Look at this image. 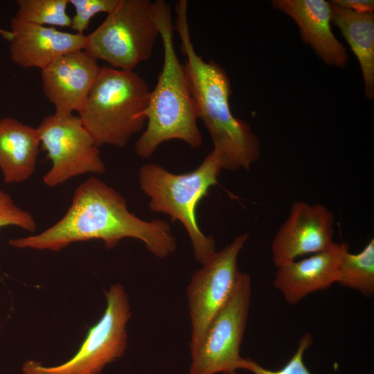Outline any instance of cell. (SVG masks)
I'll list each match as a JSON object with an SVG mask.
<instances>
[{
	"instance_id": "cell-14",
	"label": "cell",
	"mask_w": 374,
	"mask_h": 374,
	"mask_svg": "<svg viewBox=\"0 0 374 374\" xmlns=\"http://www.w3.org/2000/svg\"><path fill=\"white\" fill-rule=\"evenodd\" d=\"M348 245L333 242L310 257L277 267L274 284L287 303L294 305L314 292L337 283L341 258Z\"/></svg>"
},
{
	"instance_id": "cell-16",
	"label": "cell",
	"mask_w": 374,
	"mask_h": 374,
	"mask_svg": "<svg viewBox=\"0 0 374 374\" xmlns=\"http://www.w3.org/2000/svg\"><path fill=\"white\" fill-rule=\"evenodd\" d=\"M39 145L37 128L12 118L0 119V168L6 183L25 181L33 174Z\"/></svg>"
},
{
	"instance_id": "cell-22",
	"label": "cell",
	"mask_w": 374,
	"mask_h": 374,
	"mask_svg": "<svg viewBox=\"0 0 374 374\" xmlns=\"http://www.w3.org/2000/svg\"><path fill=\"white\" fill-rule=\"evenodd\" d=\"M312 343L309 333L305 334L300 339L298 348L290 361L280 369L270 371L266 369L253 360L249 359L248 370L253 374H311L303 361L305 351ZM238 374V373H235Z\"/></svg>"
},
{
	"instance_id": "cell-23",
	"label": "cell",
	"mask_w": 374,
	"mask_h": 374,
	"mask_svg": "<svg viewBox=\"0 0 374 374\" xmlns=\"http://www.w3.org/2000/svg\"><path fill=\"white\" fill-rule=\"evenodd\" d=\"M329 3L332 6L349 9L359 13H373L374 10V1L373 0H333Z\"/></svg>"
},
{
	"instance_id": "cell-17",
	"label": "cell",
	"mask_w": 374,
	"mask_h": 374,
	"mask_svg": "<svg viewBox=\"0 0 374 374\" xmlns=\"http://www.w3.org/2000/svg\"><path fill=\"white\" fill-rule=\"evenodd\" d=\"M332 22L338 27L357 58L366 96L374 98V15L331 5Z\"/></svg>"
},
{
	"instance_id": "cell-4",
	"label": "cell",
	"mask_w": 374,
	"mask_h": 374,
	"mask_svg": "<svg viewBox=\"0 0 374 374\" xmlns=\"http://www.w3.org/2000/svg\"><path fill=\"white\" fill-rule=\"evenodd\" d=\"M150 90L138 73L103 66L78 116L96 144L125 146L146 121Z\"/></svg>"
},
{
	"instance_id": "cell-19",
	"label": "cell",
	"mask_w": 374,
	"mask_h": 374,
	"mask_svg": "<svg viewBox=\"0 0 374 374\" xmlns=\"http://www.w3.org/2000/svg\"><path fill=\"white\" fill-rule=\"evenodd\" d=\"M12 19L44 26L71 27L66 12L69 0H18Z\"/></svg>"
},
{
	"instance_id": "cell-9",
	"label": "cell",
	"mask_w": 374,
	"mask_h": 374,
	"mask_svg": "<svg viewBox=\"0 0 374 374\" xmlns=\"http://www.w3.org/2000/svg\"><path fill=\"white\" fill-rule=\"evenodd\" d=\"M37 130L52 164L43 177L46 186L55 187L84 173L105 172L98 146L78 116L48 115Z\"/></svg>"
},
{
	"instance_id": "cell-5",
	"label": "cell",
	"mask_w": 374,
	"mask_h": 374,
	"mask_svg": "<svg viewBox=\"0 0 374 374\" xmlns=\"http://www.w3.org/2000/svg\"><path fill=\"white\" fill-rule=\"evenodd\" d=\"M222 170L211 151L193 171L174 174L157 163L143 165L139 172L140 188L150 199V208L169 215L172 222L179 221L186 229L194 256L204 265L216 253L215 240L204 235L196 218L199 201L217 184Z\"/></svg>"
},
{
	"instance_id": "cell-11",
	"label": "cell",
	"mask_w": 374,
	"mask_h": 374,
	"mask_svg": "<svg viewBox=\"0 0 374 374\" xmlns=\"http://www.w3.org/2000/svg\"><path fill=\"white\" fill-rule=\"evenodd\" d=\"M334 215L325 205L294 202L271 242L274 265L278 267L328 248L334 242Z\"/></svg>"
},
{
	"instance_id": "cell-2",
	"label": "cell",
	"mask_w": 374,
	"mask_h": 374,
	"mask_svg": "<svg viewBox=\"0 0 374 374\" xmlns=\"http://www.w3.org/2000/svg\"><path fill=\"white\" fill-rule=\"evenodd\" d=\"M175 10L173 27L185 57L186 76L197 118L211 138L212 151L222 170H248L260 156V141L249 124L231 112V83L226 71L215 62L204 60L196 52L190 37L188 2L178 1Z\"/></svg>"
},
{
	"instance_id": "cell-12",
	"label": "cell",
	"mask_w": 374,
	"mask_h": 374,
	"mask_svg": "<svg viewBox=\"0 0 374 374\" xmlns=\"http://www.w3.org/2000/svg\"><path fill=\"white\" fill-rule=\"evenodd\" d=\"M102 66L84 50L60 57L41 70L46 99L55 107V114L66 116L78 112L96 81Z\"/></svg>"
},
{
	"instance_id": "cell-3",
	"label": "cell",
	"mask_w": 374,
	"mask_h": 374,
	"mask_svg": "<svg viewBox=\"0 0 374 374\" xmlns=\"http://www.w3.org/2000/svg\"><path fill=\"white\" fill-rule=\"evenodd\" d=\"M154 2L163 63L143 112L146 129L135 143L136 154L143 158L150 157L159 145L169 140H181L192 148H198L203 141L184 65L175 48L171 8L163 0Z\"/></svg>"
},
{
	"instance_id": "cell-18",
	"label": "cell",
	"mask_w": 374,
	"mask_h": 374,
	"mask_svg": "<svg viewBox=\"0 0 374 374\" xmlns=\"http://www.w3.org/2000/svg\"><path fill=\"white\" fill-rule=\"evenodd\" d=\"M337 283L359 291L366 296L374 293V240L371 239L357 253L348 249L343 253Z\"/></svg>"
},
{
	"instance_id": "cell-7",
	"label": "cell",
	"mask_w": 374,
	"mask_h": 374,
	"mask_svg": "<svg viewBox=\"0 0 374 374\" xmlns=\"http://www.w3.org/2000/svg\"><path fill=\"white\" fill-rule=\"evenodd\" d=\"M107 306L93 326L78 352L66 362L45 366L34 360L26 361L24 374H100L105 366L120 358L127 344V323L131 317L127 294L119 283L105 292Z\"/></svg>"
},
{
	"instance_id": "cell-6",
	"label": "cell",
	"mask_w": 374,
	"mask_h": 374,
	"mask_svg": "<svg viewBox=\"0 0 374 374\" xmlns=\"http://www.w3.org/2000/svg\"><path fill=\"white\" fill-rule=\"evenodd\" d=\"M158 37L154 1L119 0L103 22L86 35L84 50L112 68L133 71L151 57Z\"/></svg>"
},
{
	"instance_id": "cell-20",
	"label": "cell",
	"mask_w": 374,
	"mask_h": 374,
	"mask_svg": "<svg viewBox=\"0 0 374 374\" xmlns=\"http://www.w3.org/2000/svg\"><path fill=\"white\" fill-rule=\"evenodd\" d=\"M119 0H69L74 8L71 27L75 33L84 35L91 19L100 12L110 13L116 7Z\"/></svg>"
},
{
	"instance_id": "cell-8",
	"label": "cell",
	"mask_w": 374,
	"mask_h": 374,
	"mask_svg": "<svg viewBox=\"0 0 374 374\" xmlns=\"http://www.w3.org/2000/svg\"><path fill=\"white\" fill-rule=\"evenodd\" d=\"M251 296V277L240 272L228 301L209 325L197 350L191 354L189 374H235L248 369L240 348L243 339Z\"/></svg>"
},
{
	"instance_id": "cell-10",
	"label": "cell",
	"mask_w": 374,
	"mask_h": 374,
	"mask_svg": "<svg viewBox=\"0 0 374 374\" xmlns=\"http://www.w3.org/2000/svg\"><path fill=\"white\" fill-rule=\"evenodd\" d=\"M248 238L247 233L235 237L191 277L186 289L191 323L190 354L197 350L213 319L231 295L240 273L238 257Z\"/></svg>"
},
{
	"instance_id": "cell-1",
	"label": "cell",
	"mask_w": 374,
	"mask_h": 374,
	"mask_svg": "<svg viewBox=\"0 0 374 374\" xmlns=\"http://www.w3.org/2000/svg\"><path fill=\"white\" fill-rule=\"evenodd\" d=\"M125 238L140 240L160 258L177 248L167 222L139 218L129 211L119 193L91 177L76 188L70 207L57 222L39 234L10 240L9 244L17 248L57 251L73 242L99 239L110 249Z\"/></svg>"
},
{
	"instance_id": "cell-21",
	"label": "cell",
	"mask_w": 374,
	"mask_h": 374,
	"mask_svg": "<svg viewBox=\"0 0 374 374\" xmlns=\"http://www.w3.org/2000/svg\"><path fill=\"white\" fill-rule=\"evenodd\" d=\"M16 226L35 232L37 224L32 215L17 206L10 195L0 190V228Z\"/></svg>"
},
{
	"instance_id": "cell-15",
	"label": "cell",
	"mask_w": 374,
	"mask_h": 374,
	"mask_svg": "<svg viewBox=\"0 0 374 374\" xmlns=\"http://www.w3.org/2000/svg\"><path fill=\"white\" fill-rule=\"evenodd\" d=\"M274 8L290 16L303 42L327 64L344 68L347 52L331 29L332 8L325 0H274Z\"/></svg>"
},
{
	"instance_id": "cell-13",
	"label": "cell",
	"mask_w": 374,
	"mask_h": 374,
	"mask_svg": "<svg viewBox=\"0 0 374 374\" xmlns=\"http://www.w3.org/2000/svg\"><path fill=\"white\" fill-rule=\"evenodd\" d=\"M8 36L10 59L22 68L37 67L42 70L63 55L84 50L86 45L84 35L12 19Z\"/></svg>"
}]
</instances>
